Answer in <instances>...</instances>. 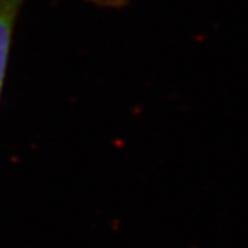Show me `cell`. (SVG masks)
<instances>
[{
	"label": "cell",
	"instance_id": "1",
	"mask_svg": "<svg viewBox=\"0 0 248 248\" xmlns=\"http://www.w3.org/2000/svg\"><path fill=\"white\" fill-rule=\"evenodd\" d=\"M25 0H0V98L7 76L13 36Z\"/></svg>",
	"mask_w": 248,
	"mask_h": 248
},
{
	"label": "cell",
	"instance_id": "2",
	"mask_svg": "<svg viewBox=\"0 0 248 248\" xmlns=\"http://www.w3.org/2000/svg\"><path fill=\"white\" fill-rule=\"evenodd\" d=\"M84 1H89L101 7H110V9H120L128 3V0H84Z\"/></svg>",
	"mask_w": 248,
	"mask_h": 248
}]
</instances>
